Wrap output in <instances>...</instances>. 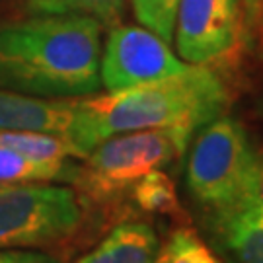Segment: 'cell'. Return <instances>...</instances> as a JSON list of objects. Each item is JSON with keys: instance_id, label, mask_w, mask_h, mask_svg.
<instances>
[{"instance_id": "obj_1", "label": "cell", "mask_w": 263, "mask_h": 263, "mask_svg": "<svg viewBox=\"0 0 263 263\" xmlns=\"http://www.w3.org/2000/svg\"><path fill=\"white\" fill-rule=\"evenodd\" d=\"M102 29L96 18L76 14L0 22V88L37 98L100 92Z\"/></svg>"}, {"instance_id": "obj_7", "label": "cell", "mask_w": 263, "mask_h": 263, "mask_svg": "<svg viewBox=\"0 0 263 263\" xmlns=\"http://www.w3.org/2000/svg\"><path fill=\"white\" fill-rule=\"evenodd\" d=\"M242 0H179L176 47L183 61L209 65L234 47Z\"/></svg>"}, {"instance_id": "obj_17", "label": "cell", "mask_w": 263, "mask_h": 263, "mask_svg": "<svg viewBox=\"0 0 263 263\" xmlns=\"http://www.w3.org/2000/svg\"><path fill=\"white\" fill-rule=\"evenodd\" d=\"M244 18L250 26V31H257V28H261L263 0H244Z\"/></svg>"}, {"instance_id": "obj_10", "label": "cell", "mask_w": 263, "mask_h": 263, "mask_svg": "<svg viewBox=\"0 0 263 263\" xmlns=\"http://www.w3.org/2000/svg\"><path fill=\"white\" fill-rule=\"evenodd\" d=\"M215 240L234 263H263V197L216 230Z\"/></svg>"}, {"instance_id": "obj_6", "label": "cell", "mask_w": 263, "mask_h": 263, "mask_svg": "<svg viewBox=\"0 0 263 263\" xmlns=\"http://www.w3.org/2000/svg\"><path fill=\"white\" fill-rule=\"evenodd\" d=\"M187 68L189 65L174 55L168 41L148 28L115 24L102 49L100 76L102 86L113 92L168 78Z\"/></svg>"}, {"instance_id": "obj_16", "label": "cell", "mask_w": 263, "mask_h": 263, "mask_svg": "<svg viewBox=\"0 0 263 263\" xmlns=\"http://www.w3.org/2000/svg\"><path fill=\"white\" fill-rule=\"evenodd\" d=\"M0 263H61L43 250H0Z\"/></svg>"}, {"instance_id": "obj_2", "label": "cell", "mask_w": 263, "mask_h": 263, "mask_svg": "<svg viewBox=\"0 0 263 263\" xmlns=\"http://www.w3.org/2000/svg\"><path fill=\"white\" fill-rule=\"evenodd\" d=\"M228 105L224 80L209 65H189L154 82L90 94L74 100V121L66 139L82 160L109 137L144 129L185 127L195 133Z\"/></svg>"}, {"instance_id": "obj_8", "label": "cell", "mask_w": 263, "mask_h": 263, "mask_svg": "<svg viewBox=\"0 0 263 263\" xmlns=\"http://www.w3.org/2000/svg\"><path fill=\"white\" fill-rule=\"evenodd\" d=\"M76 98H37L0 88V131L68 135Z\"/></svg>"}, {"instance_id": "obj_12", "label": "cell", "mask_w": 263, "mask_h": 263, "mask_svg": "<svg viewBox=\"0 0 263 263\" xmlns=\"http://www.w3.org/2000/svg\"><path fill=\"white\" fill-rule=\"evenodd\" d=\"M129 193H131L133 203L142 213L168 216V218L181 222V224L189 222V215L185 213L183 205L179 203L174 181L162 170L148 172L144 178H141L133 185Z\"/></svg>"}, {"instance_id": "obj_9", "label": "cell", "mask_w": 263, "mask_h": 263, "mask_svg": "<svg viewBox=\"0 0 263 263\" xmlns=\"http://www.w3.org/2000/svg\"><path fill=\"white\" fill-rule=\"evenodd\" d=\"M158 236L146 222H121L74 263H154Z\"/></svg>"}, {"instance_id": "obj_20", "label": "cell", "mask_w": 263, "mask_h": 263, "mask_svg": "<svg viewBox=\"0 0 263 263\" xmlns=\"http://www.w3.org/2000/svg\"><path fill=\"white\" fill-rule=\"evenodd\" d=\"M261 28H263V16H261Z\"/></svg>"}, {"instance_id": "obj_15", "label": "cell", "mask_w": 263, "mask_h": 263, "mask_svg": "<svg viewBox=\"0 0 263 263\" xmlns=\"http://www.w3.org/2000/svg\"><path fill=\"white\" fill-rule=\"evenodd\" d=\"M178 4L179 0H133V10L144 28L170 43L174 39Z\"/></svg>"}, {"instance_id": "obj_4", "label": "cell", "mask_w": 263, "mask_h": 263, "mask_svg": "<svg viewBox=\"0 0 263 263\" xmlns=\"http://www.w3.org/2000/svg\"><path fill=\"white\" fill-rule=\"evenodd\" d=\"M193 135L185 127H170L109 137L88 152L76 168L74 191L86 209L115 203L148 172L168 168L181 158Z\"/></svg>"}, {"instance_id": "obj_19", "label": "cell", "mask_w": 263, "mask_h": 263, "mask_svg": "<svg viewBox=\"0 0 263 263\" xmlns=\"http://www.w3.org/2000/svg\"><path fill=\"white\" fill-rule=\"evenodd\" d=\"M261 195H263V176H261Z\"/></svg>"}, {"instance_id": "obj_5", "label": "cell", "mask_w": 263, "mask_h": 263, "mask_svg": "<svg viewBox=\"0 0 263 263\" xmlns=\"http://www.w3.org/2000/svg\"><path fill=\"white\" fill-rule=\"evenodd\" d=\"M86 207L72 187L31 181L0 187V250H57L74 242Z\"/></svg>"}, {"instance_id": "obj_13", "label": "cell", "mask_w": 263, "mask_h": 263, "mask_svg": "<svg viewBox=\"0 0 263 263\" xmlns=\"http://www.w3.org/2000/svg\"><path fill=\"white\" fill-rule=\"evenodd\" d=\"M31 14H76L96 18L102 26H115L125 8V0H26Z\"/></svg>"}, {"instance_id": "obj_3", "label": "cell", "mask_w": 263, "mask_h": 263, "mask_svg": "<svg viewBox=\"0 0 263 263\" xmlns=\"http://www.w3.org/2000/svg\"><path fill=\"white\" fill-rule=\"evenodd\" d=\"M261 176L263 162L242 123L218 115L201 127L187 156L185 185L213 234L261 199Z\"/></svg>"}, {"instance_id": "obj_11", "label": "cell", "mask_w": 263, "mask_h": 263, "mask_svg": "<svg viewBox=\"0 0 263 263\" xmlns=\"http://www.w3.org/2000/svg\"><path fill=\"white\" fill-rule=\"evenodd\" d=\"M78 164L68 160H33L0 144V187L31 181L72 183Z\"/></svg>"}, {"instance_id": "obj_14", "label": "cell", "mask_w": 263, "mask_h": 263, "mask_svg": "<svg viewBox=\"0 0 263 263\" xmlns=\"http://www.w3.org/2000/svg\"><path fill=\"white\" fill-rule=\"evenodd\" d=\"M154 263H220L203 238L187 224L174 230L158 250Z\"/></svg>"}, {"instance_id": "obj_18", "label": "cell", "mask_w": 263, "mask_h": 263, "mask_svg": "<svg viewBox=\"0 0 263 263\" xmlns=\"http://www.w3.org/2000/svg\"><path fill=\"white\" fill-rule=\"evenodd\" d=\"M257 113L263 117V96L259 98V102H257Z\"/></svg>"}]
</instances>
